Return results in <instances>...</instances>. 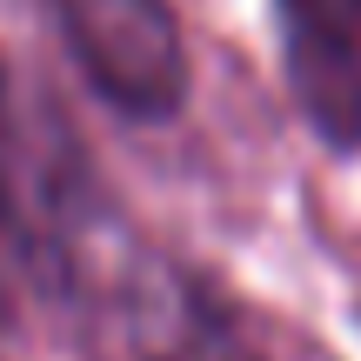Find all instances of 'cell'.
<instances>
[{
  "instance_id": "cell-2",
  "label": "cell",
  "mask_w": 361,
  "mask_h": 361,
  "mask_svg": "<svg viewBox=\"0 0 361 361\" xmlns=\"http://www.w3.org/2000/svg\"><path fill=\"white\" fill-rule=\"evenodd\" d=\"M274 34L314 141L361 154V0H274Z\"/></svg>"
},
{
  "instance_id": "cell-1",
  "label": "cell",
  "mask_w": 361,
  "mask_h": 361,
  "mask_svg": "<svg viewBox=\"0 0 361 361\" xmlns=\"http://www.w3.org/2000/svg\"><path fill=\"white\" fill-rule=\"evenodd\" d=\"M87 87L128 121H168L188 101V40L168 0H54Z\"/></svg>"
},
{
  "instance_id": "cell-3",
  "label": "cell",
  "mask_w": 361,
  "mask_h": 361,
  "mask_svg": "<svg viewBox=\"0 0 361 361\" xmlns=\"http://www.w3.org/2000/svg\"><path fill=\"white\" fill-rule=\"evenodd\" d=\"M134 361H274V355L221 288L168 268L134 301Z\"/></svg>"
},
{
  "instance_id": "cell-4",
  "label": "cell",
  "mask_w": 361,
  "mask_h": 361,
  "mask_svg": "<svg viewBox=\"0 0 361 361\" xmlns=\"http://www.w3.org/2000/svg\"><path fill=\"white\" fill-rule=\"evenodd\" d=\"M27 234H34V214H27V180H20V128H13V94L0 74V261L34 255Z\"/></svg>"
}]
</instances>
